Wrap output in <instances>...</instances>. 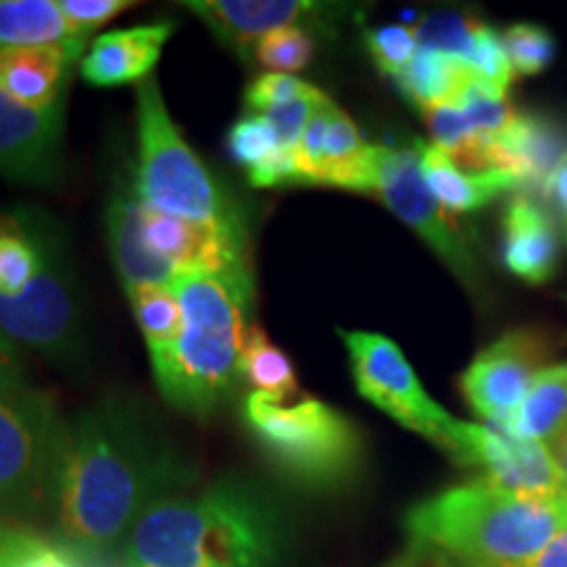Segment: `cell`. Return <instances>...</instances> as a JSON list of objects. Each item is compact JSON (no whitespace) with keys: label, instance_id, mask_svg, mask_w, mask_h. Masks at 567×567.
I'll return each instance as SVG.
<instances>
[{"label":"cell","instance_id":"obj_5","mask_svg":"<svg viewBox=\"0 0 567 567\" xmlns=\"http://www.w3.org/2000/svg\"><path fill=\"white\" fill-rule=\"evenodd\" d=\"M243 421L268 463L297 486H342L363 460V439L354 423L313 396L289 402L250 392Z\"/></svg>","mask_w":567,"mask_h":567},{"label":"cell","instance_id":"obj_30","mask_svg":"<svg viewBox=\"0 0 567 567\" xmlns=\"http://www.w3.org/2000/svg\"><path fill=\"white\" fill-rule=\"evenodd\" d=\"M226 147H229L234 163H239L250 174L268 155L279 151L281 142L271 118L264 113H247L239 122H234L229 134H226Z\"/></svg>","mask_w":567,"mask_h":567},{"label":"cell","instance_id":"obj_18","mask_svg":"<svg viewBox=\"0 0 567 567\" xmlns=\"http://www.w3.org/2000/svg\"><path fill=\"white\" fill-rule=\"evenodd\" d=\"M565 155L563 130L544 116L515 113L505 132L492 142L488 163L513 176L517 187L547 189L557 163Z\"/></svg>","mask_w":567,"mask_h":567},{"label":"cell","instance_id":"obj_10","mask_svg":"<svg viewBox=\"0 0 567 567\" xmlns=\"http://www.w3.org/2000/svg\"><path fill=\"white\" fill-rule=\"evenodd\" d=\"M368 195L379 197L402 224H408L467 289H478L481 274L476 255L450 213L425 187L415 142L413 147L375 145V166Z\"/></svg>","mask_w":567,"mask_h":567},{"label":"cell","instance_id":"obj_26","mask_svg":"<svg viewBox=\"0 0 567 567\" xmlns=\"http://www.w3.org/2000/svg\"><path fill=\"white\" fill-rule=\"evenodd\" d=\"M126 300H130L134 321L145 337L151 363L158 368L182 334L184 313L179 297L174 287H137L126 292Z\"/></svg>","mask_w":567,"mask_h":567},{"label":"cell","instance_id":"obj_4","mask_svg":"<svg viewBox=\"0 0 567 567\" xmlns=\"http://www.w3.org/2000/svg\"><path fill=\"white\" fill-rule=\"evenodd\" d=\"M184 326L174 350L153 368L161 394L195 417L216 413L243 381V344L250 329V268L231 274H179L172 284Z\"/></svg>","mask_w":567,"mask_h":567},{"label":"cell","instance_id":"obj_21","mask_svg":"<svg viewBox=\"0 0 567 567\" xmlns=\"http://www.w3.org/2000/svg\"><path fill=\"white\" fill-rule=\"evenodd\" d=\"M417 155H421V174L425 179V187L436 197V203L450 213V216H460V213L478 210L496 200L499 195L515 193L517 182L513 176L492 168V172H467L460 163L446 155L442 147L425 145V142H415Z\"/></svg>","mask_w":567,"mask_h":567},{"label":"cell","instance_id":"obj_33","mask_svg":"<svg viewBox=\"0 0 567 567\" xmlns=\"http://www.w3.org/2000/svg\"><path fill=\"white\" fill-rule=\"evenodd\" d=\"M365 142L360 137V130L347 113L334 105L329 116V130H326V172L323 184L326 187H334L339 174L344 172L350 163L363 153Z\"/></svg>","mask_w":567,"mask_h":567},{"label":"cell","instance_id":"obj_7","mask_svg":"<svg viewBox=\"0 0 567 567\" xmlns=\"http://www.w3.org/2000/svg\"><path fill=\"white\" fill-rule=\"evenodd\" d=\"M63 421L34 389H0V517L30 523L51 509Z\"/></svg>","mask_w":567,"mask_h":567},{"label":"cell","instance_id":"obj_1","mask_svg":"<svg viewBox=\"0 0 567 567\" xmlns=\"http://www.w3.org/2000/svg\"><path fill=\"white\" fill-rule=\"evenodd\" d=\"M187 478L174 446L140 408L101 402L63 421L51 509L71 547H113Z\"/></svg>","mask_w":567,"mask_h":567},{"label":"cell","instance_id":"obj_13","mask_svg":"<svg viewBox=\"0 0 567 567\" xmlns=\"http://www.w3.org/2000/svg\"><path fill=\"white\" fill-rule=\"evenodd\" d=\"M63 103L30 109L0 92V179L51 187L61 176Z\"/></svg>","mask_w":567,"mask_h":567},{"label":"cell","instance_id":"obj_15","mask_svg":"<svg viewBox=\"0 0 567 567\" xmlns=\"http://www.w3.org/2000/svg\"><path fill=\"white\" fill-rule=\"evenodd\" d=\"M189 9L234 53L252 59L255 42L266 34L302 27L321 13L310 0H187Z\"/></svg>","mask_w":567,"mask_h":567},{"label":"cell","instance_id":"obj_3","mask_svg":"<svg viewBox=\"0 0 567 567\" xmlns=\"http://www.w3.org/2000/svg\"><path fill=\"white\" fill-rule=\"evenodd\" d=\"M567 526V499H536L486 478L444 488L408 509L410 551L452 567H520Z\"/></svg>","mask_w":567,"mask_h":567},{"label":"cell","instance_id":"obj_23","mask_svg":"<svg viewBox=\"0 0 567 567\" xmlns=\"http://www.w3.org/2000/svg\"><path fill=\"white\" fill-rule=\"evenodd\" d=\"M473 80L476 74L465 59L421 45L410 66L396 76V84L417 109L429 113L442 105H457Z\"/></svg>","mask_w":567,"mask_h":567},{"label":"cell","instance_id":"obj_27","mask_svg":"<svg viewBox=\"0 0 567 567\" xmlns=\"http://www.w3.org/2000/svg\"><path fill=\"white\" fill-rule=\"evenodd\" d=\"M243 379L250 384L252 392L289 400L300 392L292 360L276 347L260 326H250L243 344Z\"/></svg>","mask_w":567,"mask_h":567},{"label":"cell","instance_id":"obj_35","mask_svg":"<svg viewBox=\"0 0 567 567\" xmlns=\"http://www.w3.org/2000/svg\"><path fill=\"white\" fill-rule=\"evenodd\" d=\"M63 17L76 40H87L90 32L101 30L111 19L126 9H134V0H59Z\"/></svg>","mask_w":567,"mask_h":567},{"label":"cell","instance_id":"obj_37","mask_svg":"<svg viewBox=\"0 0 567 567\" xmlns=\"http://www.w3.org/2000/svg\"><path fill=\"white\" fill-rule=\"evenodd\" d=\"M252 187H284V184H302L300 163H297V151L292 147H279L268 155L258 168L247 174Z\"/></svg>","mask_w":567,"mask_h":567},{"label":"cell","instance_id":"obj_17","mask_svg":"<svg viewBox=\"0 0 567 567\" xmlns=\"http://www.w3.org/2000/svg\"><path fill=\"white\" fill-rule=\"evenodd\" d=\"M105 231H109V250L116 266L124 292L137 287H172L176 274L166 260L158 258L147 245L142 231V205L134 195L132 184H116L109 210H105Z\"/></svg>","mask_w":567,"mask_h":567},{"label":"cell","instance_id":"obj_6","mask_svg":"<svg viewBox=\"0 0 567 567\" xmlns=\"http://www.w3.org/2000/svg\"><path fill=\"white\" fill-rule=\"evenodd\" d=\"M132 187L145 208L163 216L243 224L221 182L182 137L155 76L137 84V163Z\"/></svg>","mask_w":567,"mask_h":567},{"label":"cell","instance_id":"obj_8","mask_svg":"<svg viewBox=\"0 0 567 567\" xmlns=\"http://www.w3.org/2000/svg\"><path fill=\"white\" fill-rule=\"evenodd\" d=\"M339 337L350 352L360 396L465 465L473 423L457 421L431 400L400 344L371 331H339Z\"/></svg>","mask_w":567,"mask_h":567},{"label":"cell","instance_id":"obj_20","mask_svg":"<svg viewBox=\"0 0 567 567\" xmlns=\"http://www.w3.org/2000/svg\"><path fill=\"white\" fill-rule=\"evenodd\" d=\"M74 61L66 48H0V92L30 109H53Z\"/></svg>","mask_w":567,"mask_h":567},{"label":"cell","instance_id":"obj_39","mask_svg":"<svg viewBox=\"0 0 567 567\" xmlns=\"http://www.w3.org/2000/svg\"><path fill=\"white\" fill-rule=\"evenodd\" d=\"M520 567H567V526L555 536L549 547H544L534 559Z\"/></svg>","mask_w":567,"mask_h":567},{"label":"cell","instance_id":"obj_12","mask_svg":"<svg viewBox=\"0 0 567 567\" xmlns=\"http://www.w3.org/2000/svg\"><path fill=\"white\" fill-rule=\"evenodd\" d=\"M142 231L151 250L176 274H231L247 268L245 224L187 221L142 205Z\"/></svg>","mask_w":567,"mask_h":567},{"label":"cell","instance_id":"obj_22","mask_svg":"<svg viewBox=\"0 0 567 567\" xmlns=\"http://www.w3.org/2000/svg\"><path fill=\"white\" fill-rule=\"evenodd\" d=\"M51 226L32 210L0 213V297H19L30 289L45 260Z\"/></svg>","mask_w":567,"mask_h":567},{"label":"cell","instance_id":"obj_16","mask_svg":"<svg viewBox=\"0 0 567 567\" xmlns=\"http://www.w3.org/2000/svg\"><path fill=\"white\" fill-rule=\"evenodd\" d=\"M172 32V21H161V24H142L97 34L80 61L82 80L95 87L145 82L158 66Z\"/></svg>","mask_w":567,"mask_h":567},{"label":"cell","instance_id":"obj_29","mask_svg":"<svg viewBox=\"0 0 567 567\" xmlns=\"http://www.w3.org/2000/svg\"><path fill=\"white\" fill-rule=\"evenodd\" d=\"M313 53L316 42L305 27H289V30L266 34L252 48V59L268 69V74L295 76V71L308 69V63L313 61Z\"/></svg>","mask_w":567,"mask_h":567},{"label":"cell","instance_id":"obj_9","mask_svg":"<svg viewBox=\"0 0 567 567\" xmlns=\"http://www.w3.org/2000/svg\"><path fill=\"white\" fill-rule=\"evenodd\" d=\"M0 331L17 347L51 360H71L80 350V289L55 226L48 231L45 260L30 289L19 297H0Z\"/></svg>","mask_w":567,"mask_h":567},{"label":"cell","instance_id":"obj_14","mask_svg":"<svg viewBox=\"0 0 567 567\" xmlns=\"http://www.w3.org/2000/svg\"><path fill=\"white\" fill-rule=\"evenodd\" d=\"M465 467L507 492L536 499H567V481L549 444L513 439L486 425H473Z\"/></svg>","mask_w":567,"mask_h":567},{"label":"cell","instance_id":"obj_43","mask_svg":"<svg viewBox=\"0 0 567 567\" xmlns=\"http://www.w3.org/2000/svg\"><path fill=\"white\" fill-rule=\"evenodd\" d=\"M389 567H415V563L410 557H405V559H400V563H394V565H389Z\"/></svg>","mask_w":567,"mask_h":567},{"label":"cell","instance_id":"obj_31","mask_svg":"<svg viewBox=\"0 0 567 567\" xmlns=\"http://www.w3.org/2000/svg\"><path fill=\"white\" fill-rule=\"evenodd\" d=\"M502 40H505L513 69L526 76L542 74L557 53L555 38L536 24H513Z\"/></svg>","mask_w":567,"mask_h":567},{"label":"cell","instance_id":"obj_34","mask_svg":"<svg viewBox=\"0 0 567 567\" xmlns=\"http://www.w3.org/2000/svg\"><path fill=\"white\" fill-rule=\"evenodd\" d=\"M318 87L302 82L300 76L292 74H260L258 80L250 82V87L245 90V103L250 113H268L281 105H289L300 97L310 95Z\"/></svg>","mask_w":567,"mask_h":567},{"label":"cell","instance_id":"obj_41","mask_svg":"<svg viewBox=\"0 0 567 567\" xmlns=\"http://www.w3.org/2000/svg\"><path fill=\"white\" fill-rule=\"evenodd\" d=\"M24 534H27L24 528L13 526V523L0 517V567L9 565V559L13 557V551H17L21 536H24Z\"/></svg>","mask_w":567,"mask_h":567},{"label":"cell","instance_id":"obj_40","mask_svg":"<svg viewBox=\"0 0 567 567\" xmlns=\"http://www.w3.org/2000/svg\"><path fill=\"white\" fill-rule=\"evenodd\" d=\"M544 193H547V197L555 200L557 210L563 213V218L567 224V151L563 155V161L557 163L555 174H551V179L547 182V189H544Z\"/></svg>","mask_w":567,"mask_h":567},{"label":"cell","instance_id":"obj_24","mask_svg":"<svg viewBox=\"0 0 567 567\" xmlns=\"http://www.w3.org/2000/svg\"><path fill=\"white\" fill-rule=\"evenodd\" d=\"M0 48H66L76 59L87 51L59 0H0Z\"/></svg>","mask_w":567,"mask_h":567},{"label":"cell","instance_id":"obj_28","mask_svg":"<svg viewBox=\"0 0 567 567\" xmlns=\"http://www.w3.org/2000/svg\"><path fill=\"white\" fill-rule=\"evenodd\" d=\"M465 61L471 63L473 74H476L478 82H484L486 87L507 95V87L513 84L515 69L507 55L505 40L499 38V32H494L492 27L481 24V21H473Z\"/></svg>","mask_w":567,"mask_h":567},{"label":"cell","instance_id":"obj_2","mask_svg":"<svg viewBox=\"0 0 567 567\" xmlns=\"http://www.w3.org/2000/svg\"><path fill=\"white\" fill-rule=\"evenodd\" d=\"M287 526L266 492L218 481L163 496L124 538V567H274Z\"/></svg>","mask_w":567,"mask_h":567},{"label":"cell","instance_id":"obj_42","mask_svg":"<svg viewBox=\"0 0 567 567\" xmlns=\"http://www.w3.org/2000/svg\"><path fill=\"white\" fill-rule=\"evenodd\" d=\"M549 450H551V455H555L559 471H563V476L567 481V425L563 431H559L555 439H551Z\"/></svg>","mask_w":567,"mask_h":567},{"label":"cell","instance_id":"obj_19","mask_svg":"<svg viewBox=\"0 0 567 567\" xmlns=\"http://www.w3.org/2000/svg\"><path fill=\"white\" fill-rule=\"evenodd\" d=\"M559 258V234L547 210L528 193L515 195L505 213V266L517 279L544 284Z\"/></svg>","mask_w":567,"mask_h":567},{"label":"cell","instance_id":"obj_32","mask_svg":"<svg viewBox=\"0 0 567 567\" xmlns=\"http://www.w3.org/2000/svg\"><path fill=\"white\" fill-rule=\"evenodd\" d=\"M365 48L375 66L396 80L410 66V61L415 59L421 40H417V32L410 30V27L392 24L379 27V30H368Z\"/></svg>","mask_w":567,"mask_h":567},{"label":"cell","instance_id":"obj_38","mask_svg":"<svg viewBox=\"0 0 567 567\" xmlns=\"http://www.w3.org/2000/svg\"><path fill=\"white\" fill-rule=\"evenodd\" d=\"M0 389H27L21 354L3 331H0Z\"/></svg>","mask_w":567,"mask_h":567},{"label":"cell","instance_id":"obj_36","mask_svg":"<svg viewBox=\"0 0 567 567\" xmlns=\"http://www.w3.org/2000/svg\"><path fill=\"white\" fill-rule=\"evenodd\" d=\"M6 567H80V563L69 549L27 530Z\"/></svg>","mask_w":567,"mask_h":567},{"label":"cell","instance_id":"obj_11","mask_svg":"<svg viewBox=\"0 0 567 567\" xmlns=\"http://www.w3.org/2000/svg\"><path fill=\"white\" fill-rule=\"evenodd\" d=\"M551 354V342L536 329H515L481 350L460 375L465 402L473 413L507 434L530 384Z\"/></svg>","mask_w":567,"mask_h":567},{"label":"cell","instance_id":"obj_25","mask_svg":"<svg viewBox=\"0 0 567 567\" xmlns=\"http://www.w3.org/2000/svg\"><path fill=\"white\" fill-rule=\"evenodd\" d=\"M567 425V363L536 375L505 436L549 444Z\"/></svg>","mask_w":567,"mask_h":567}]
</instances>
